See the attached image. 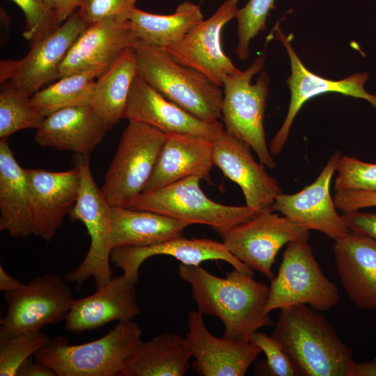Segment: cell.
<instances>
[{
  "mask_svg": "<svg viewBox=\"0 0 376 376\" xmlns=\"http://www.w3.org/2000/svg\"><path fill=\"white\" fill-rule=\"evenodd\" d=\"M257 345L266 356V369L269 375L297 376L296 370L281 347L272 335L256 331L250 340Z\"/></svg>",
  "mask_w": 376,
  "mask_h": 376,
  "instance_id": "cell-38",
  "label": "cell"
},
{
  "mask_svg": "<svg viewBox=\"0 0 376 376\" xmlns=\"http://www.w3.org/2000/svg\"><path fill=\"white\" fill-rule=\"evenodd\" d=\"M136 74V55L132 46L96 79L89 105L108 131L124 118Z\"/></svg>",
  "mask_w": 376,
  "mask_h": 376,
  "instance_id": "cell-29",
  "label": "cell"
},
{
  "mask_svg": "<svg viewBox=\"0 0 376 376\" xmlns=\"http://www.w3.org/2000/svg\"><path fill=\"white\" fill-rule=\"evenodd\" d=\"M212 141L182 134H166L153 171L143 191L155 190L189 176L212 184Z\"/></svg>",
  "mask_w": 376,
  "mask_h": 376,
  "instance_id": "cell-24",
  "label": "cell"
},
{
  "mask_svg": "<svg viewBox=\"0 0 376 376\" xmlns=\"http://www.w3.org/2000/svg\"><path fill=\"white\" fill-rule=\"evenodd\" d=\"M239 0H226L214 14L193 27L164 50L178 63L198 71L222 87L224 80L240 71L224 53L221 33L236 17Z\"/></svg>",
  "mask_w": 376,
  "mask_h": 376,
  "instance_id": "cell-13",
  "label": "cell"
},
{
  "mask_svg": "<svg viewBox=\"0 0 376 376\" xmlns=\"http://www.w3.org/2000/svg\"><path fill=\"white\" fill-rule=\"evenodd\" d=\"M89 160L90 155L74 156L75 165L80 171L81 185L78 198L68 216L72 221H81L85 226L90 236V247L79 265L64 277L77 288L93 277L97 288L112 278L111 205L93 178Z\"/></svg>",
  "mask_w": 376,
  "mask_h": 376,
  "instance_id": "cell-6",
  "label": "cell"
},
{
  "mask_svg": "<svg viewBox=\"0 0 376 376\" xmlns=\"http://www.w3.org/2000/svg\"><path fill=\"white\" fill-rule=\"evenodd\" d=\"M166 136L155 127L129 120L101 187L110 205L128 207L142 193Z\"/></svg>",
  "mask_w": 376,
  "mask_h": 376,
  "instance_id": "cell-9",
  "label": "cell"
},
{
  "mask_svg": "<svg viewBox=\"0 0 376 376\" xmlns=\"http://www.w3.org/2000/svg\"><path fill=\"white\" fill-rule=\"evenodd\" d=\"M137 0H79L77 10L87 24L106 19L125 20L127 14L135 8Z\"/></svg>",
  "mask_w": 376,
  "mask_h": 376,
  "instance_id": "cell-37",
  "label": "cell"
},
{
  "mask_svg": "<svg viewBox=\"0 0 376 376\" xmlns=\"http://www.w3.org/2000/svg\"><path fill=\"white\" fill-rule=\"evenodd\" d=\"M34 235L50 242L79 196V169L54 172L42 169H26Z\"/></svg>",
  "mask_w": 376,
  "mask_h": 376,
  "instance_id": "cell-18",
  "label": "cell"
},
{
  "mask_svg": "<svg viewBox=\"0 0 376 376\" xmlns=\"http://www.w3.org/2000/svg\"><path fill=\"white\" fill-rule=\"evenodd\" d=\"M265 56L256 58L244 71L228 76L223 82L221 118L224 130L246 143L260 162L269 169L276 166L266 142L264 116L269 93V77L262 72L252 84L253 77L264 68Z\"/></svg>",
  "mask_w": 376,
  "mask_h": 376,
  "instance_id": "cell-5",
  "label": "cell"
},
{
  "mask_svg": "<svg viewBox=\"0 0 376 376\" xmlns=\"http://www.w3.org/2000/svg\"><path fill=\"white\" fill-rule=\"evenodd\" d=\"M187 223L156 212L111 206L112 249L144 246L183 236Z\"/></svg>",
  "mask_w": 376,
  "mask_h": 376,
  "instance_id": "cell-27",
  "label": "cell"
},
{
  "mask_svg": "<svg viewBox=\"0 0 376 376\" xmlns=\"http://www.w3.org/2000/svg\"><path fill=\"white\" fill-rule=\"evenodd\" d=\"M335 191L361 190L376 191V164L341 155L336 167Z\"/></svg>",
  "mask_w": 376,
  "mask_h": 376,
  "instance_id": "cell-35",
  "label": "cell"
},
{
  "mask_svg": "<svg viewBox=\"0 0 376 376\" xmlns=\"http://www.w3.org/2000/svg\"><path fill=\"white\" fill-rule=\"evenodd\" d=\"M221 237L238 260L272 280L280 249L292 241L308 239L309 230L283 215L264 211L231 227Z\"/></svg>",
  "mask_w": 376,
  "mask_h": 376,
  "instance_id": "cell-10",
  "label": "cell"
},
{
  "mask_svg": "<svg viewBox=\"0 0 376 376\" xmlns=\"http://www.w3.org/2000/svg\"><path fill=\"white\" fill-rule=\"evenodd\" d=\"M198 176H189L150 191L142 192L128 207L165 215L191 224L210 226L220 236L256 212L248 206H233L209 198Z\"/></svg>",
  "mask_w": 376,
  "mask_h": 376,
  "instance_id": "cell-8",
  "label": "cell"
},
{
  "mask_svg": "<svg viewBox=\"0 0 376 376\" xmlns=\"http://www.w3.org/2000/svg\"><path fill=\"white\" fill-rule=\"evenodd\" d=\"M188 331L185 336L191 357L192 368L201 376H244L262 352L250 341L214 336L206 327L198 311L188 313Z\"/></svg>",
  "mask_w": 376,
  "mask_h": 376,
  "instance_id": "cell-17",
  "label": "cell"
},
{
  "mask_svg": "<svg viewBox=\"0 0 376 376\" xmlns=\"http://www.w3.org/2000/svg\"><path fill=\"white\" fill-rule=\"evenodd\" d=\"M333 252L348 297L361 308L376 309V241L350 230L334 240Z\"/></svg>",
  "mask_w": 376,
  "mask_h": 376,
  "instance_id": "cell-23",
  "label": "cell"
},
{
  "mask_svg": "<svg viewBox=\"0 0 376 376\" xmlns=\"http://www.w3.org/2000/svg\"><path fill=\"white\" fill-rule=\"evenodd\" d=\"M68 283L65 277L50 272L4 293L7 311L0 320L1 328L13 332L41 331L65 321L75 300Z\"/></svg>",
  "mask_w": 376,
  "mask_h": 376,
  "instance_id": "cell-11",
  "label": "cell"
},
{
  "mask_svg": "<svg viewBox=\"0 0 376 376\" xmlns=\"http://www.w3.org/2000/svg\"><path fill=\"white\" fill-rule=\"evenodd\" d=\"M108 131L90 105L68 107L46 116L34 140L42 147L90 155Z\"/></svg>",
  "mask_w": 376,
  "mask_h": 376,
  "instance_id": "cell-25",
  "label": "cell"
},
{
  "mask_svg": "<svg viewBox=\"0 0 376 376\" xmlns=\"http://www.w3.org/2000/svg\"><path fill=\"white\" fill-rule=\"evenodd\" d=\"M308 240L287 244L278 273L271 280L265 306L268 313L300 304L327 311L339 301L337 285L322 271Z\"/></svg>",
  "mask_w": 376,
  "mask_h": 376,
  "instance_id": "cell-7",
  "label": "cell"
},
{
  "mask_svg": "<svg viewBox=\"0 0 376 376\" xmlns=\"http://www.w3.org/2000/svg\"><path fill=\"white\" fill-rule=\"evenodd\" d=\"M161 255L174 257L181 263L190 265H200L206 260H223L242 272L251 276L254 273L233 256L223 242L183 236L149 246L113 249L111 262L123 270V275L127 280L136 284L141 265L146 259Z\"/></svg>",
  "mask_w": 376,
  "mask_h": 376,
  "instance_id": "cell-20",
  "label": "cell"
},
{
  "mask_svg": "<svg viewBox=\"0 0 376 376\" xmlns=\"http://www.w3.org/2000/svg\"><path fill=\"white\" fill-rule=\"evenodd\" d=\"M45 2L48 8L55 13L60 24L79 6V0H45Z\"/></svg>",
  "mask_w": 376,
  "mask_h": 376,
  "instance_id": "cell-41",
  "label": "cell"
},
{
  "mask_svg": "<svg viewBox=\"0 0 376 376\" xmlns=\"http://www.w3.org/2000/svg\"><path fill=\"white\" fill-rule=\"evenodd\" d=\"M141 334L135 322H119L104 336L83 344L71 345L63 336L50 338L34 356L56 376H120L143 341Z\"/></svg>",
  "mask_w": 376,
  "mask_h": 376,
  "instance_id": "cell-4",
  "label": "cell"
},
{
  "mask_svg": "<svg viewBox=\"0 0 376 376\" xmlns=\"http://www.w3.org/2000/svg\"><path fill=\"white\" fill-rule=\"evenodd\" d=\"M352 376H376V359L365 363H354Z\"/></svg>",
  "mask_w": 376,
  "mask_h": 376,
  "instance_id": "cell-44",
  "label": "cell"
},
{
  "mask_svg": "<svg viewBox=\"0 0 376 376\" xmlns=\"http://www.w3.org/2000/svg\"><path fill=\"white\" fill-rule=\"evenodd\" d=\"M334 202L343 212L359 211L361 209L376 207V191L344 190L336 191Z\"/></svg>",
  "mask_w": 376,
  "mask_h": 376,
  "instance_id": "cell-39",
  "label": "cell"
},
{
  "mask_svg": "<svg viewBox=\"0 0 376 376\" xmlns=\"http://www.w3.org/2000/svg\"><path fill=\"white\" fill-rule=\"evenodd\" d=\"M274 0H249L236 15L237 23V44L235 54L240 61L249 56V45L260 31L266 28L269 11L274 8Z\"/></svg>",
  "mask_w": 376,
  "mask_h": 376,
  "instance_id": "cell-34",
  "label": "cell"
},
{
  "mask_svg": "<svg viewBox=\"0 0 376 376\" xmlns=\"http://www.w3.org/2000/svg\"><path fill=\"white\" fill-rule=\"evenodd\" d=\"M341 155L340 151L334 152L315 180L301 191L292 194H279L272 211L279 212L304 228L320 231L334 240L348 233L345 219L338 213L330 193L331 181Z\"/></svg>",
  "mask_w": 376,
  "mask_h": 376,
  "instance_id": "cell-15",
  "label": "cell"
},
{
  "mask_svg": "<svg viewBox=\"0 0 376 376\" xmlns=\"http://www.w3.org/2000/svg\"><path fill=\"white\" fill-rule=\"evenodd\" d=\"M178 275L189 284L197 311L223 322L224 337L250 341L259 329L274 324L265 310L269 285L253 276L234 269L222 278L200 265L181 263Z\"/></svg>",
  "mask_w": 376,
  "mask_h": 376,
  "instance_id": "cell-1",
  "label": "cell"
},
{
  "mask_svg": "<svg viewBox=\"0 0 376 376\" xmlns=\"http://www.w3.org/2000/svg\"><path fill=\"white\" fill-rule=\"evenodd\" d=\"M272 336L299 376L352 375V349L318 311L308 305L280 309Z\"/></svg>",
  "mask_w": 376,
  "mask_h": 376,
  "instance_id": "cell-2",
  "label": "cell"
},
{
  "mask_svg": "<svg viewBox=\"0 0 376 376\" xmlns=\"http://www.w3.org/2000/svg\"><path fill=\"white\" fill-rule=\"evenodd\" d=\"M155 127L165 134H182L213 141L224 125L205 122L169 100L138 74L130 91L124 118Z\"/></svg>",
  "mask_w": 376,
  "mask_h": 376,
  "instance_id": "cell-19",
  "label": "cell"
},
{
  "mask_svg": "<svg viewBox=\"0 0 376 376\" xmlns=\"http://www.w3.org/2000/svg\"><path fill=\"white\" fill-rule=\"evenodd\" d=\"M135 285L123 275L114 276L93 294L75 300L65 320V329L80 334L112 321L132 320L141 313Z\"/></svg>",
  "mask_w": 376,
  "mask_h": 376,
  "instance_id": "cell-22",
  "label": "cell"
},
{
  "mask_svg": "<svg viewBox=\"0 0 376 376\" xmlns=\"http://www.w3.org/2000/svg\"><path fill=\"white\" fill-rule=\"evenodd\" d=\"M16 376H56L55 373L45 364L32 356L19 368Z\"/></svg>",
  "mask_w": 376,
  "mask_h": 376,
  "instance_id": "cell-42",
  "label": "cell"
},
{
  "mask_svg": "<svg viewBox=\"0 0 376 376\" xmlns=\"http://www.w3.org/2000/svg\"><path fill=\"white\" fill-rule=\"evenodd\" d=\"M87 25L76 10L55 31L30 43L23 58L1 60L0 82H8L32 96L56 79L68 52Z\"/></svg>",
  "mask_w": 376,
  "mask_h": 376,
  "instance_id": "cell-12",
  "label": "cell"
},
{
  "mask_svg": "<svg viewBox=\"0 0 376 376\" xmlns=\"http://www.w3.org/2000/svg\"><path fill=\"white\" fill-rule=\"evenodd\" d=\"M137 74L169 100L210 123L219 121L224 91L196 70L175 62L163 49L136 39Z\"/></svg>",
  "mask_w": 376,
  "mask_h": 376,
  "instance_id": "cell-3",
  "label": "cell"
},
{
  "mask_svg": "<svg viewBox=\"0 0 376 376\" xmlns=\"http://www.w3.org/2000/svg\"><path fill=\"white\" fill-rule=\"evenodd\" d=\"M350 230L376 241V212L359 211L343 212Z\"/></svg>",
  "mask_w": 376,
  "mask_h": 376,
  "instance_id": "cell-40",
  "label": "cell"
},
{
  "mask_svg": "<svg viewBox=\"0 0 376 376\" xmlns=\"http://www.w3.org/2000/svg\"><path fill=\"white\" fill-rule=\"evenodd\" d=\"M43 116L33 106L31 96L8 82L1 83L0 139L26 129H38Z\"/></svg>",
  "mask_w": 376,
  "mask_h": 376,
  "instance_id": "cell-32",
  "label": "cell"
},
{
  "mask_svg": "<svg viewBox=\"0 0 376 376\" xmlns=\"http://www.w3.org/2000/svg\"><path fill=\"white\" fill-rule=\"evenodd\" d=\"M275 36L285 47L290 58L291 74L287 79L290 91V100L285 118L273 137L269 150L273 155H279L289 136L293 121L304 104L315 96L336 93L368 101L376 109V95L369 93L364 85L368 73L359 72L340 80L326 79L309 71L296 54L288 38L279 28L275 26Z\"/></svg>",
  "mask_w": 376,
  "mask_h": 376,
  "instance_id": "cell-14",
  "label": "cell"
},
{
  "mask_svg": "<svg viewBox=\"0 0 376 376\" xmlns=\"http://www.w3.org/2000/svg\"><path fill=\"white\" fill-rule=\"evenodd\" d=\"M106 70L94 69L61 77L31 96V102L45 117L60 109L89 105L96 79Z\"/></svg>",
  "mask_w": 376,
  "mask_h": 376,
  "instance_id": "cell-31",
  "label": "cell"
},
{
  "mask_svg": "<svg viewBox=\"0 0 376 376\" xmlns=\"http://www.w3.org/2000/svg\"><path fill=\"white\" fill-rule=\"evenodd\" d=\"M25 283L10 275L0 265V290L4 293H10L21 289Z\"/></svg>",
  "mask_w": 376,
  "mask_h": 376,
  "instance_id": "cell-43",
  "label": "cell"
},
{
  "mask_svg": "<svg viewBox=\"0 0 376 376\" xmlns=\"http://www.w3.org/2000/svg\"><path fill=\"white\" fill-rule=\"evenodd\" d=\"M49 340L42 331L13 332L0 328V376H16L20 366Z\"/></svg>",
  "mask_w": 376,
  "mask_h": 376,
  "instance_id": "cell-33",
  "label": "cell"
},
{
  "mask_svg": "<svg viewBox=\"0 0 376 376\" xmlns=\"http://www.w3.org/2000/svg\"><path fill=\"white\" fill-rule=\"evenodd\" d=\"M204 0H202V1H203Z\"/></svg>",
  "mask_w": 376,
  "mask_h": 376,
  "instance_id": "cell-45",
  "label": "cell"
},
{
  "mask_svg": "<svg viewBox=\"0 0 376 376\" xmlns=\"http://www.w3.org/2000/svg\"><path fill=\"white\" fill-rule=\"evenodd\" d=\"M191 358L185 337L164 332L142 341L120 376H183Z\"/></svg>",
  "mask_w": 376,
  "mask_h": 376,
  "instance_id": "cell-28",
  "label": "cell"
},
{
  "mask_svg": "<svg viewBox=\"0 0 376 376\" xmlns=\"http://www.w3.org/2000/svg\"><path fill=\"white\" fill-rule=\"evenodd\" d=\"M25 17L24 38L32 43L55 31L61 24L45 0H12Z\"/></svg>",
  "mask_w": 376,
  "mask_h": 376,
  "instance_id": "cell-36",
  "label": "cell"
},
{
  "mask_svg": "<svg viewBox=\"0 0 376 376\" xmlns=\"http://www.w3.org/2000/svg\"><path fill=\"white\" fill-rule=\"evenodd\" d=\"M136 39L127 20L109 18L88 24L68 52L56 79L94 69L107 70Z\"/></svg>",
  "mask_w": 376,
  "mask_h": 376,
  "instance_id": "cell-21",
  "label": "cell"
},
{
  "mask_svg": "<svg viewBox=\"0 0 376 376\" xmlns=\"http://www.w3.org/2000/svg\"><path fill=\"white\" fill-rule=\"evenodd\" d=\"M0 230L17 239L34 235L26 169L17 162L8 139H0Z\"/></svg>",
  "mask_w": 376,
  "mask_h": 376,
  "instance_id": "cell-26",
  "label": "cell"
},
{
  "mask_svg": "<svg viewBox=\"0 0 376 376\" xmlns=\"http://www.w3.org/2000/svg\"><path fill=\"white\" fill-rule=\"evenodd\" d=\"M125 20L136 38L143 42L165 49L180 40L193 27L203 20L198 6L184 1L171 15H157L137 8L127 14Z\"/></svg>",
  "mask_w": 376,
  "mask_h": 376,
  "instance_id": "cell-30",
  "label": "cell"
},
{
  "mask_svg": "<svg viewBox=\"0 0 376 376\" xmlns=\"http://www.w3.org/2000/svg\"><path fill=\"white\" fill-rule=\"evenodd\" d=\"M251 150L246 143L224 127L212 141L213 164L240 187L246 206L256 213L272 211L275 198L281 193L280 186L264 165L255 160Z\"/></svg>",
  "mask_w": 376,
  "mask_h": 376,
  "instance_id": "cell-16",
  "label": "cell"
}]
</instances>
